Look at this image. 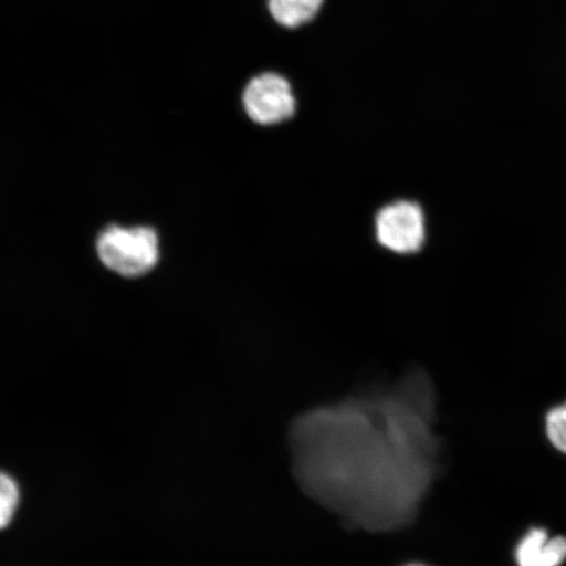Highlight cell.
<instances>
[{"instance_id":"7a4b0ae2","label":"cell","mask_w":566,"mask_h":566,"mask_svg":"<svg viewBox=\"0 0 566 566\" xmlns=\"http://www.w3.org/2000/svg\"><path fill=\"white\" fill-rule=\"evenodd\" d=\"M244 113L252 123L274 126L289 122L296 112L292 82L275 71H264L248 80L242 92Z\"/></svg>"},{"instance_id":"3957f363","label":"cell","mask_w":566,"mask_h":566,"mask_svg":"<svg viewBox=\"0 0 566 566\" xmlns=\"http://www.w3.org/2000/svg\"><path fill=\"white\" fill-rule=\"evenodd\" d=\"M375 235L381 247L394 253L420 252L427 240V224L420 203L398 200L386 205L375 218Z\"/></svg>"},{"instance_id":"8992f818","label":"cell","mask_w":566,"mask_h":566,"mask_svg":"<svg viewBox=\"0 0 566 566\" xmlns=\"http://www.w3.org/2000/svg\"><path fill=\"white\" fill-rule=\"evenodd\" d=\"M544 430L552 448L566 455V399L547 410Z\"/></svg>"},{"instance_id":"5b68a950","label":"cell","mask_w":566,"mask_h":566,"mask_svg":"<svg viewBox=\"0 0 566 566\" xmlns=\"http://www.w3.org/2000/svg\"><path fill=\"white\" fill-rule=\"evenodd\" d=\"M327 0H265V11L274 25L294 32L314 24Z\"/></svg>"},{"instance_id":"ba28073f","label":"cell","mask_w":566,"mask_h":566,"mask_svg":"<svg viewBox=\"0 0 566 566\" xmlns=\"http://www.w3.org/2000/svg\"><path fill=\"white\" fill-rule=\"evenodd\" d=\"M398 566H434V565H431V564H428V563H423V562H419V560H412V562H407V563H402Z\"/></svg>"},{"instance_id":"52a82bcc","label":"cell","mask_w":566,"mask_h":566,"mask_svg":"<svg viewBox=\"0 0 566 566\" xmlns=\"http://www.w3.org/2000/svg\"><path fill=\"white\" fill-rule=\"evenodd\" d=\"M20 500L17 481L0 472V530L9 526Z\"/></svg>"},{"instance_id":"6da1fadb","label":"cell","mask_w":566,"mask_h":566,"mask_svg":"<svg viewBox=\"0 0 566 566\" xmlns=\"http://www.w3.org/2000/svg\"><path fill=\"white\" fill-rule=\"evenodd\" d=\"M102 263L126 279H138L154 271L160 259L158 232L148 226L112 224L96 242Z\"/></svg>"},{"instance_id":"277c9868","label":"cell","mask_w":566,"mask_h":566,"mask_svg":"<svg viewBox=\"0 0 566 566\" xmlns=\"http://www.w3.org/2000/svg\"><path fill=\"white\" fill-rule=\"evenodd\" d=\"M515 566H563L566 563V535L544 526H531L513 548Z\"/></svg>"}]
</instances>
